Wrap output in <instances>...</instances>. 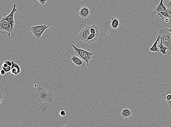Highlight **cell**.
I'll return each instance as SVG.
<instances>
[{
    "mask_svg": "<svg viewBox=\"0 0 171 127\" xmlns=\"http://www.w3.org/2000/svg\"><path fill=\"white\" fill-rule=\"evenodd\" d=\"M35 98L40 102H49L52 103L54 101V94L46 89L39 87L35 94Z\"/></svg>",
    "mask_w": 171,
    "mask_h": 127,
    "instance_id": "6da1fadb",
    "label": "cell"
},
{
    "mask_svg": "<svg viewBox=\"0 0 171 127\" xmlns=\"http://www.w3.org/2000/svg\"><path fill=\"white\" fill-rule=\"evenodd\" d=\"M158 36L160 37V40L165 46L171 51V33L169 28H163L159 31Z\"/></svg>",
    "mask_w": 171,
    "mask_h": 127,
    "instance_id": "7a4b0ae2",
    "label": "cell"
},
{
    "mask_svg": "<svg viewBox=\"0 0 171 127\" xmlns=\"http://www.w3.org/2000/svg\"><path fill=\"white\" fill-rule=\"evenodd\" d=\"M72 46L74 49L75 54L86 61L87 63L88 68H89L90 67L89 66V62L91 59L93 53L87 51L82 49L78 48L74 44H72Z\"/></svg>",
    "mask_w": 171,
    "mask_h": 127,
    "instance_id": "3957f363",
    "label": "cell"
},
{
    "mask_svg": "<svg viewBox=\"0 0 171 127\" xmlns=\"http://www.w3.org/2000/svg\"><path fill=\"white\" fill-rule=\"evenodd\" d=\"M16 4H14L13 6L12 10L9 14L7 13H4L3 14V17L1 19V21H7L10 24L11 26V31L12 33L14 31L15 24V21L14 19V15L15 13L18 12V11L16 9Z\"/></svg>",
    "mask_w": 171,
    "mask_h": 127,
    "instance_id": "277c9868",
    "label": "cell"
},
{
    "mask_svg": "<svg viewBox=\"0 0 171 127\" xmlns=\"http://www.w3.org/2000/svg\"><path fill=\"white\" fill-rule=\"evenodd\" d=\"M49 26V25H37L32 27L30 30L37 39H40L46 30L48 28Z\"/></svg>",
    "mask_w": 171,
    "mask_h": 127,
    "instance_id": "5b68a950",
    "label": "cell"
},
{
    "mask_svg": "<svg viewBox=\"0 0 171 127\" xmlns=\"http://www.w3.org/2000/svg\"><path fill=\"white\" fill-rule=\"evenodd\" d=\"M0 32L1 34H7L9 37L11 36V26L7 21H1L0 24Z\"/></svg>",
    "mask_w": 171,
    "mask_h": 127,
    "instance_id": "8992f818",
    "label": "cell"
},
{
    "mask_svg": "<svg viewBox=\"0 0 171 127\" xmlns=\"http://www.w3.org/2000/svg\"><path fill=\"white\" fill-rule=\"evenodd\" d=\"M90 26H87L80 31L78 34V40L86 42L87 39L90 35Z\"/></svg>",
    "mask_w": 171,
    "mask_h": 127,
    "instance_id": "52a82bcc",
    "label": "cell"
},
{
    "mask_svg": "<svg viewBox=\"0 0 171 127\" xmlns=\"http://www.w3.org/2000/svg\"><path fill=\"white\" fill-rule=\"evenodd\" d=\"M71 61L78 68H82L85 67L87 63L84 60L76 54L72 55Z\"/></svg>",
    "mask_w": 171,
    "mask_h": 127,
    "instance_id": "ba28073f",
    "label": "cell"
},
{
    "mask_svg": "<svg viewBox=\"0 0 171 127\" xmlns=\"http://www.w3.org/2000/svg\"><path fill=\"white\" fill-rule=\"evenodd\" d=\"M163 1L164 0H160V2L159 5L157 7L155 8L154 11L151 12V18H154L155 16V14H157L158 13L160 12L166 11L169 13L167 7H166L163 4Z\"/></svg>",
    "mask_w": 171,
    "mask_h": 127,
    "instance_id": "9c48e42d",
    "label": "cell"
},
{
    "mask_svg": "<svg viewBox=\"0 0 171 127\" xmlns=\"http://www.w3.org/2000/svg\"><path fill=\"white\" fill-rule=\"evenodd\" d=\"M90 10L88 6H84L80 8L78 14L81 19H86L90 17Z\"/></svg>",
    "mask_w": 171,
    "mask_h": 127,
    "instance_id": "30bf717a",
    "label": "cell"
},
{
    "mask_svg": "<svg viewBox=\"0 0 171 127\" xmlns=\"http://www.w3.org/2000/svg\"><path fill=\"white\" fill-rule=\"evenodd\" d=\"M11 62L12 65L11 67V71H10L11 74L17 75L21 73L20 68L19 65L14 63V61H12Z\"/></svg>",
    "mask_w": 171,
    "mask_h": 127,
    "instance_id": "8fae6325",
    "label": "cell"
},
{
    "mask_svg": "<svg viewBox=\"0 0 171 127\" xmlns=\"http://www.w3.org/2000/svg\"><path fill=\"white\" fill-rule=\"evenodd\" d=\"M133 113L131 111L127 108L123 109L120 113L121 117L123 118L128 119L131 116Z\"/></svg>",
    "mask_w": 171,
    "mask_h": 127,
    "instance_id": "7c38bea8",
    "label": "cell"
},
{
    "mask_svg": "<svg viewBox=\"0 0 171 127\" xmlns=\"http://www.w3.org/2000/svg\"><path fill=\"white\" fill-rule=\"evenodd\" d=\"M120 25V19L117 17H114L111 19L110 23L111 28L112 29L116 30L118 28Z\"/></svg>",
    "mask_w": 171,
    "mask_h": 127,
    "instance_id": "4fadbf2b",
    "label": "cell"
},
{
    "mask_svg": "<svg viewBox=\"0 0 171 127\" xmlns=\"http://www.w3.org/2000/svg\"><path fill=\"white\" fill-rule=\"evenodd\" d=\"M101 35L99 34H90L87 39L86 43H92L97 41L99 36Z\"/></svg>",
    "mask_w": 171,
    "mask_h": 127,
    "instance_id": "5bb4252c",
    "label": "cell"
},
{
    "mask_svg": "<svg viewBox=\"0 0 171 127\" xmlns=\"http://www.w3.org/2000/svg\"><path fill=\"white\" fill-rule=\"evenodd\" d=\"M160 37L158 35V36L157 40H156L155 42L154 43V44H153L152 47H151V48L149 49V50L151 52H160V51H159L158 49L157 45L159 41H160Z\"/></svg>",
    "mask_w": 171,
    "mask_h": 127,
    "instance_id": "9a60e30c",
    "label": "cell"
},
{
    "mask_svg": "<svg viewBox=\"0 0 171 127\" xmlns=\"http://www.w3.org/2000/svg\"><path fill=\"white\" fill-rule=\"evenodd\" d=\"M157 14L160 16V19H165L166 18L171 19V16L169 13L166 11H162L157 13Z\"/></svg>",
    "mask_w": 171,
    "mask_h": 127,
    "instance_id": "2e32d148",
    "label": "cell"
},
{
    "mask_svg": "<svg viewBox=\"0 0 171 127\" xmlns=\"http://www.w3.org/2000/svg\"><path fill=\"white\" fill-rule=\"evenodd\" d=\"M160 44H159L158 47L160 49V52L163 55H166L167 54V52L166 51L169 50L167 48L163 45V43L161 41H160Z\"/></svg>",
    "mask_w": 171,
    "mask_h": 127,
    "instance_id": "e0dca14e",
    "label": "cell"
},
{
    "mask_svg": "<svg viewBox=\"0 0 171 127\" xmlns=\"http://www.w3.org/2000/svg\"><path fill=\"white\" fill-rule=\"evenodd\" d=\"M90 34H99V28L95 25H92L90 26Z\"/></svg>",
    "mask_w": 171,
    "mask_h": 127,
    "instance_id": "ac0fdd59",
    "label": "cell"
},
{
    "mask_svg": "<svg viewBox=\"0 0 171 127\" xmlns=\"http://www.w3.org/2000/svg\"><path fill=\"white\" fill-rule=\"evenodd\" d=\"M1 68L6 71V73H8L11 71V66H9L6 63L4 62L2 64Z\"/></svg>",
    "mask_w": 171,
    "mask_h": 127,
    "instance_id": "d6986e66",
    "label": "cell"
},
{
    "mask_svg": "<svg viewBox=\"0 0 171 127\" xmlns=\"http://www.w3.org/2000/svg\"><path fill=\"white\" fill-rule=\"evenodd\" d=\"M167 8L169 14H170L171 16V2L169 1L168 4L167 5Z\"/></svg>",
    "mask_w": 171,
    "mask_h": 127,
    "instance_id": "ffe728a7",
    "label": "cell"
},
{
    "mask_svg": "<svg viewBox=\"0 0 171 127\" xmlns=\"http://www.w3.org/2000/svg\"><path fill=\"white\" fill-rule=\"evenodd\" d=\"M37 1L42 5H44L47 2V0H37Z\"/></svg>",
    "mask_w": 171,
    "mask_h": 127,
    "instance_id": "44dd1931",
    "label": "cell"
},
{
    "mask_svg": "<svg viewBox=\"0 0 171 127\" xmlns=\"http://www.w3.org/2000/svg\"><path fill=\"white\" fill-rule=\"evenodd\" d=\"M59 114H60L61 116H63V117L66 116V112L64 110H63L61 111L60 113H59Z\"/></svg>",
    "mask_w": 171,
    "mask_h": 127,
    "instance_id": "7402d4cb",
    "label": "cell"
},
{
    "mask_svg": "<svg viewBox=\"0 0 171 127\" xmlns=\"http://www.w3.org/2000/svg\"><path fill=\"white\" fill-rule=\"evenodd\" d=\"M4 62L6 63L7 65L9 66H10L11 67L12 65V63L11 61V62H10L9 61H4Z\"/></svg>",
    "mask_w": 171,
    "mask_h": 127,
    "instance_id": "603a6c76",
    "label": "cell"
},
{
    "mask_svg": "<svg viewBox=\"0 0 171 127\" xmlns=\"http://www.w3.org/2000/svg\"><path fill=\"white\" fill-rule=\"evenodd\" d=\"M6 73V71H4V69H2L1 71V75H4Z\"/></svg>",
    "mask_w": 171,
    "mask_h": 127,
    "instance_id": "cb8c5ba5",
    "label": "cell"
},
{
    "mask_svg": "<svg viewBox=\"0 0 171 127\" xmlns=\"http://www.w3.org/2000/svg\"><path fill=\"white\" fill-rule=\"evenodd\" d=\"M62 126H74V125H72V124H67L65 125H64Z\"/></svg>",
    "mask_w": 171,
    "mask_h": 127,
    "instance_id": "d4e9b609",
    "label": "cell"
},
{
    "mask_svg": "<svg viewBox=\"0 0 171 127\" xmlns=\"http://www.w3.org/2000/svg\"><path fill=\"white\" fill-rule=\"evenodd\" d=\"M0 98H1V101H2L3 99V95L2 94H1V95H0Z\"/></svg>",
    "mask_w": 171,
    "mask_h": 127,
    "instance_id": "484cf974",
    "label": "cell"
},
{
    "mask_svg": "<svg viewBox=\"0 0 171 127\" xmlns=\"http://www.w3.org/2000/svg\"><path fill=\"white\" fill-rule=\"evenodd\" d=\"M165 21L166 23H168L169 22V19L166 18L165 19Z\"/></svg>",
    "mask_w": 171,
    "mask_h": 127,
    "instance_id": "4316f807",
    "label": "cell"
},
{
    "mask_svg": "<svg viewBox=\"0 0 171 127\" xmlns=\"http://www.w3.org/2000/svg\"><path fill=\"white\" fill-rule=\"evenodd\" d=\"M169 31H170V32L171 33V28H169Z\"/></svg>",
    "mask_w": 171,
    "mask_h": 127,
    "instance_id": "83f0119b",
    "label": "cell"
},
{
    "mask_svg": "<svg viewBox=\"0 0 171 127\" xmlns=\"http://www.w3.org/2000/svg\"><path fill=\"white\" fill-rule=\"evenodd\" d=\"M170 2H171V0H170Z\"/></svg>",
    "mask_w": 171,
    "mask_h": 127,
    "instance_id": "f1b7e54d",
    "label": "cell"
},
{
    "mask_svg": "<svg viewBox=\"0 0 171 127\" xmlns=\"http://www.w3.org/2000/svg\"><path fill=\"white\" fill-rule=\"evenodd\" d=\"M170 118H171V116H170Z\"/></svg>",
    "mask_w": 171,
    "mask_h": 127,
    "instance_id": "f546056e",
    "label": "cell"
}]
</instances>
